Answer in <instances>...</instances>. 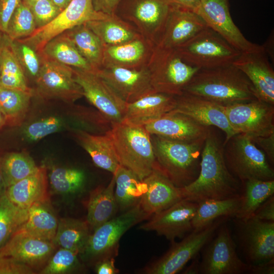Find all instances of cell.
<instances>
[{"label":"cell","instance_id":"62","mask_svg":"<svg viewBox=\"0 0 274 274\" xmlns=\"http://www.w3.org/2000/svg\"><path fill=\"white\" fill-rule=\"evenodd\" d=\"M1 45H0V56H1ZM0 74H1V64H0Z\"/></svg>","mask_w":274,"mask_h":274},{"label":"cell","instance_id":"27","mask_svg":"<svg viewBox=\"0 0 274 274\" xmlns=\"http://www.w3.org/2000/svg\"><path fill=\"white\" fill-rule=\"evenodd\" d=\"M176 105L175 96L152 93L127 103L122 122L144 126L173 111Z\"/></svg>","mask_w":274,"mask_h":274},{"label":"cell","instance_id":"57","mask_svg":"<svg viewBox=\"0 0 274 274\" xmlns=\"http://www.w3.org/2000/svg\"><path fill=\"white\" fill-rule=\"evenodd\" d=\"M200 261L198 260V256L192 259L191 264L187 267L183 273L185 274H197L200 273L199 267Z\"/></svg>","mask_w":274,"mask_h":274},{"label":"cell","instance_id":"32","mask_svg":"<svg viewBox=\"0 0 274 274\" xmlns=\"http://www.w3.org/2000/svg\"><path fill=\"white\" fill-rule=\"evenodd\" d=\"M58 224L48 198L28 208L27 219L20 228L35 236L53 242Z\"/></svg>","mask_w":274,"mask_h":274},{"label":"cell","instance_id":"34","mask_svg":"<svg viewBox=\"0 0 274 274\" xmlns=\"http://www.w3.org/2000/svg\"><path fill=\"white\" fill-rule=\"evenodd\" d=\"M90 235L87 221L71 218H61L58 220L53 243L56 248L68 249L81 255Z\"/></svg>","mask_w":274,"mask_h":274},{"label":"cell","instance_id":"60","mask_svg":"<svg viewBox=\"0 0 274 274\" xmlns=\"http://www.w3.org/2000/svg\"><path fill=\"white\" fill-rule=\"evenodd\" d=\"M6 124L5 120L0 110V128H1Z\"/></svg>","mask_w":274,"mask_h":274},{"label":"cell","instance_id":"9","mask_svg":"<svg viewBox=\"0 0 274 274\" xmlns=\"http://www.w3.org/2000/svg\"><path fill=\"white\" fill-rule=\"evenodd\" d=\"M108 16L95 11L92 0H71L52 21L37 28L30 36L18 40L41 53L45 45L55 37L77 26Z\"/></svg>","mask_w":274,"mask_h":274},{"label":"cell","instance_id":"48","mask_svg":"<svg viewBox=\"0 0 274 274\" xmlns=\"http://www.w3.org/2000/svg\"><path fill=\"white\" fill-rule=\"evenodd\" d=\"M28 7L33 14L37 28L48 24L62 10L52 0H38Z\"/></svg>","mask_w":274,"mask_h":274},{"label":"cell","instance_id":"46","mask_svg":"<svg viewBox=\"0 0 274 274\" xmlns=\"http://www.w3.org/2000/svg\"><path fill=\"white\" fill-rule=\"evenodd\" d=\"M64 125L61 118L50 116L30 123L24 128L23 133L27 140L35 142L60 131Z\"/></svg>","mask_w":274,"mask_h":274},{"label":"cell","instance_id":"35","mask_svg":"<svg viewBox=\"0 0 274 274\" xmlns=\"http://www.w3.org/2000/svg\"><path fill=\"white\" fill-rule=\"evenodd\" d=\"M64 33L90 64L95 73L102 67L105 47L98 37L86 23L77 26Z\"/></svg>","mask_w":274,"mask_h":274},{"label":"cell","instance_id":"4","mask_svg":"<svg viewBox=\"0 0 274 274\" xmlns=\"http://www.w3.org/2000/svg\"><path fill=\"white\" fill-rule=\"evenodd\" d=\"M120 165L144 180L156 167L151 134L144 126L112 123L110 131Z\"/></svg>","mask_w":274,"mask_h":274},{"label":"cell","instance_id":"19","mask_svg":"<svg viewBox=\"0 0 274 274\" xmlns=\"http://www.w3.org/2000/svg\"><path fill=\"white\" fill-rule=\"evenodd\" d=\"M127 103L156 92L153 88L148 66L127 68L105 66L95 73Z\"/></svg>","mask_w":274,"mask_h":274},{"label":"cell","instance_id":"53","mask_svg":"<svg viewBox=\"0 0 274 274\" xmlns=\"http://www.w3.org/2000/svg\"><path fill=\"white\" fill-rule=\"evenodd\" d=\"M122 0H92L95 11L112 15L116 14L117 8Z\"/></svg>","mask_w":274,"mask_h":274},{"label":"cell","instance_id":"43","mask_svg":"<svg viewBox=\"0 0 274 274\" xmlns=\"http://www.w3.org/2000/svg\"><path fill=\"white\" fill-rule=\"evenodd\" d=\"M48 178L53 190L64 195H77L81 192L86 181L83 170L72 167H53Z\"/></svg>","mask_w":274,"mask_h":274},{"label":"cell","instance_id":"14","mask_svg":"<svg viewBox=\"0 0 274 274\" xmlns=\"http://www.w3.org/2000/svg\"><path fill=\"white\" fill-rule=\"evenodd\" d=\"M199 263L200 273L242 274L247 272L248 265L238 257L235 245L226 225L219 229L203 247Z\"/></svg>","mask_w":274,"mask_h":274},{"label":"cell","instance_id":"41","mask_svg":"<svg viewBox=\"0 0 274 274\" xmlns=\"http://www.w3.org/2000/svg\"><path fill=\"white\" fill-rule=\"evenodd\" d=\"M0 167L6 188L35 172L39 166L25 152H11L0 158Z\"/></svg>","mask_w":274,"mask_h":274},{"label":"cell","instance_id":"58","mask_svg":"<svg viewBox=\"0 0 274 274\" xmlns=\"http://www.w3.org/2000/svg\"><path fill=\"white\" fill-rule=\"evenodd\" d=\"M62 10L68 5L70 0H52Z\"/></svg>","mask_w":274,"mask_h":274},{"label":"cell","instance_id":"39","mask_svg":"<svg viewBox=\"0 0 274 274\" xmlns=\"http://www.w3.org/2000/svg\"><path fill=\"white\" fill-rule=\"evenodd\" d=\"M0 86L32 93L23 69L11 47L8 38L1 44Z\"/></svg>","mask_w":274,"mask_h":274},{"label":"cell","instance_id":"6","mask_svg":"<svg viewBox=\"0 0 274 274\" xmlns=\"http://www.w3.org/2000/svg\"><path fill=\"white\" fill-rule=\"evenodd\" d=\"M176 50L184 61L199 69L232 64L241 53L208 26Z\"/></svg>","mask_w":274,"mask_h":274},{"label":"cell","instance_id":"63","mask_svg":"<svg viewBox=\"0 0 274 274\" xmlns=\"http://www.w3.org/2000/svg\"><path fill=\"white\" fill-rule=\"evenodd\" d=\"M70 1H71V0H70Z\"/></svg>","mask_w":274,"mask_h":274},{"label":"cell","instance_id":"52","mask_svg":"<svg viewBox=\"0 0 274 274\" xmlns=\"http://www.w3.org/2000/svg\"><path fill=\"white\" fill-rule=\"evenodd\" d=\"M258 145L265 153L268 160L272 163L274 162V133L267 136L257 137L251 139Z\"/></svg>","mask_w":274,"mask_h":274},{"label":"cell","instance_id":"29","mask_svg":"<svg viewBox=\"0 0 274 274\" xmlns=\"http://www.w3.org/2000/svg\"><path fill=\"white\" fill-rule=\"evenodd\" d=\"M48 178L44 165L31 175L10 185L5 194L15 204L28 209L36 202L48 199Z\"/></svg>","mask_w":274,"mask_h":274},{"label":"cell","instance_id":"44","mask_svg":"<svg viewBox=\"0 0 274 274\" xmlns=\"http://www.w3.org/2000/svg\"><path fill=\"white\" fill-rule=\"evenodd\" d=\"M37 28L33 14L22 2L15 11L8 24L6 34L11 40H18L30 36Z\"/></svg>","mask_w":274,"mask_h":274},{"label":"cell","instance_id":"20","mask_svg":"<svg viewBox=\"0 0 274 274\" xmlns=\"http://www.w3.org/2000/svg\"><path fill=\"white\" fill-rule=\"evenodd\" d=\"M56 249L52 242L35 236L20 228L0 248V258H10L36 271L40 270Z\"/></svg>","mask_w":274,"mask_h":274},{"label":"cell","instance_id":"7","mask_svg":"<svg viewBox=\"0 0 274 274\" xmlns=\"http://www.w3.org/2000/svg\"><path fill=\"white\" fill-rule=\"evenodd\" d=\"M147 66L154 91L175 96L183 93L185 86L199 70L184 61L176 49L155 45Z\"/></svg>","mask_w":274,"mask_h":274},{"label":"cell","instance_id":"36","mask_svg":"<svg viewBox=\"0 0 274 274\" xmlns=\"http://www.w3.org/2000/svg\"><path fill=\"white\" fill-rule=\"evenodd\" d=\"M41 54L43 57L55 60L72 67L95 73L90 64L64 33L49 41Z\"/></svg>","mask_w":274,"mask_h":274},{"label":"cell","instance_id":"61","mask_svg":"<svg viewBox=\"0 0 274 274\" xmlns=\"http://www.w3.org/2000/svg\"><path fill=\"white\" fill-rule=\"evenodd\" d=\"M38 0H22V2L27 6H29Z\"/></svg>","mask_w":274,"mask_h":274},{"label":"cell","instance_id":"12","mask_svg":"<svg viewBox=\"0 0 274 274\" xmlns=\"http://www.w3.org/2000/svg\"><path fill=\"white\" fill-rule=\"evenodd\" d=\"M221 107L238 133L251 139L274 133V105L256 99Z\"/></svg>","mask_w":274,"mask_h":274},{"label":"cell","instance_id":"13","mask_svg":"<svg viewBox=\"0 0 274 274\" xmlns=\"http://www.w3.org/2000/svg\"><path fill=\"white\" fill-rule=\"evenodd\" d=\"M37 77L36 92L45 99H58L73 102L83 96L76 81L73 68L55 60L43 57Z\"/></svg>","mask_w":274,"mask_h":274},{"label":"cell","instance_id":"30","mask_svg":"<svg viewBox=\"0 0 274 274\" xmlns=\"http://www.w3.org/2000/svg\"><path fill=\"white\" fill-rule=\"evenodd\" d=\"M115 186L113 175L107 186H98L90 193L86 221L93 230L115 217L119 209L114 195Z\"/></svg>","mask_w":274,"mask_h":274},{"label":"cell","instance_id":"28","mask_svg":"<svg viewBox=\"0 0 274 274\" xmlns=\"http://www.w3.org/2000/svg\"><path fill=\"white\" fill-rule=\"evenodd\" d=\"M110 131L98 134L75 129L74 133L77 141L89 154L95 165L114 175L120 164Z\"/></svg>","mask_w":274,"mask_h":274},{"label":"cell","instance_id":"31","mask_svg":"<svg viewBox=\"0 0 274 274\" xmlns=\"http://www.w3.org/2000/svg\"><path fill=\"white\" fill-rule=\"evenodd\" d=\"M86 24L98 37L104 47L122 44L142 36L131 24L116 14L90 21Z\"/></svg>","mask_w":274,"mask_h":274},{"label":"cell","instance_id":"54","mask_svg":"<svg viewBox=\"0 0 274 274\" xmlns=\"http://www.w3.org/2000/svg\"><path fill=\"white\" fill-rule=\"evenodd\" d=\"M114 257H107L97 261L95 270L98 274H117L119 270L115 266Z\"/></svg>","mask_w":274,"mask_h":274},{"label":"cell","instance_id":"45","mask_svg":"<svg viewBox=\"0 0 274 274\" xmlns=\"http://www.w3.org/2000/svg\"><path fill=\"white\" fill-rule=\"evenodd\" d=\"M78 255L71 250L59 248L50 256L39 273L64 274L76 272L81 268Z\"/></svg>","mask_w":274,"mask_h":274},{"label":"cell","instance_id":"25","mask_svg":"<svg viewBox=\"0 0 274 274\" xmlns=\"http://www.w3.org/2000/svg\"><path fill=\"white\" fill-rule=\"evenodd\" d=\"M142 181L145 189L139 203L150 217L183 199L181 188L176 186L157 168Z\"/></svg>","mask_w":274,"mask_h":274},{"label":"cell","instance_id":"33","mask_svg":"<svg viewBox=\"0 0 274 274\" xmlns=\"http://www.w3.org/2000/svg\"><path fill=\"white\" fill-rule=\"evenodd\" d=\"M242 194L223 199L200 201L192 221L193 230H201L221 218L235 217L241 206Z\"/></svg>","mask_w":274,"mask_h":274},{"label":"cell","instance_id":"42","mask_svg":"<svg viewBox=\"0 0 274 274\" xmlns=\"http://www.w3.org/2000/svg\"><path fill=\"white\" fill-rule=\"evenodd\" d=\"M28 209L13 203L6 194L0 195V248L26 221Z\"/></svg>","mask_w":274,"mask_h":274},{"label":"cell","instance_id":"47","mask_svg":"<svg viewBox=\"0 0 274 274\" xmlns=\"http://www.w3.org/2000/svg\"><path fill=\"white\" fill-rule=\"evenodd\" d=\"M8 40L23 69L36 79L41 66L37 52L29 45L18 40L11 41L8 38Z\"/></svg>","mask_w":274,"mask_h":274},{"label":"cell","instance_id":"24","mask_svg":"<svg viewBox=\"0 0 274 274\" xmlns=\"http://www.w3.org/2000/svg\"><path fill=\"white\" fill-rule=\"evenodd\" d=\"M176 98V107L172 111L186 115L203 125L221 129L226 135L223 143L238 133L230 125L220 105L187 92Z\"/></svg>","mask_w":274,"mask_h":274},{"label":"cell","instance_id":"2","mask_svg":"<svg viewBox=\"0 0 274 274\" xmlns=\"http://www.w3.org/2000/svg\"><path fill=\"white\" fill-rule=\"evenodd\" d=\"M183 92L222 106L257 99L251 82L232 64L199 69L185 86Z\"/></svg>","mask_w":274,"mask_h":274},{"label":"cell","instance_id":"26","mask_svg":"<svg viewBox=\"0 0 274 274\" xmlns=\"http://www.w3.org/2000/svg\"><path fill=\"white\" fill-rule=\"evenodd\" d=\"M154 47L153 42L143 36L122 44L106 47L102 66L134 68L146 66Z\"/></svg>","mask_w":274,"mask_h":274},{"label":"cell","instance_id":"18","mask_svg":"<svg viewBox=\"0 0 274 274\" xmlns=\"http://www.w3.org/2000/svg\"><path fill=\"white\" fill-rule=\"evenodd\" d=\"M198 203L182 199L167 209L155 214L139 228L153 231L171 242L183 238L193 230L192 221Z\"/></svg>","mask_w":274,"mask_h":274},{"label":"cell","instance_id":"50","mask_svg":"<svg viewBox=\"0 0 274 274\" xmlns=\"http://www.w3.org/2000/svg\"><path fill=\"white\" fill-rule=\"evenodd\" d=\"M22 0H0V30L7 32L10 20Z\"/></svg>","mask_w":274,"mask_h":274},{"label":"cell","instance_id":"17","mask_svg":"<svg viewBox=\"0 0 274 274\" xmlns=\"http://www.w3.org/2000/svg\"><path fill=\"white\" fill-rule=\"evenodd\" d=\"M237 220L239 241L250 264H260L274 259V221L254 217Z\"/></svg>","mask_w":274,"mask_h":274},{"label":"cell","instance_id":"21","mask_svg":"<svg viewBox=\"0 0 274 274\" xmlns=\"http://www.w3.org/2000/svg\"><path fill=\"white\" fill-rule=\"evenodd\" d=\"M144 126L151 135L186 143L204 141L212 130L211 127L173 111Z\"/></svg>","mask_w":274,"mask_h":274},{"label":"cell","instance_id":"38","mask_svg":"<svg viewBox=\"0 0 274 274\" xmlns=\"http://www.w3.org/2000/svg\"><path fill=\"white\" fill-rule=\"evenodd\" d=\"M240 208L235 216L237 219L246 220L252 217L257 209L269 197L273 195L274 180H248L242 183Z\"/></svg>","mask_w":274,"mask_h":274},{"label":"cell","instance_id":"51","mask_svg":"<svg viewBox=\"0 0 274 274\" xmlns=\"http://www.w3.org/2000/svg\"><path fill=\"white\" fill-rule=\"evenodd\" d=\"M252 217L263 221H274L273 195L269 197L261 204Z\"/></svg>","mask_w":274,"mask_h":274},{"label":"cell","instance_id":"16","mask_svg":"<svg viewBox=\"0 0 274 274\" xmlns=\"http://www.w3.org/2000/svg\"><path fill=\"white\" fill-rule=\"evenodd\" d=\"M207 25L220 35L241 53L263 48L248 41L234 23L230 16L228 0H200L194 12Z\"/></svg>","mask_w":274,"mask_h":274},{"label":"cell","instance_id":"56","mask_svg":"<svg viewBox=\"0 0 274 274\" xmlns=\"http://www.w3.org/2000/svg\"><path fill=\"white\" fill-rule=\"evenodd\" d=\"M172 3H174L185 7H186L194 12L198 8L200 0H168Z\"/></svg>","mask_w":274,"mask_h":274},{"label":"cell","instance_id":"59","mask_svg":"<svg viewBox=\"0 0 274 274\" xmlns=\"http://www.w3.org/2000/svg\"><path fill=\"white\" fill-rule=\"evenodd\" d=\"M6 188L0 167V195L5 193Z\"/></svg>","mask_w":274,"mask_h":274},{"label":"cell","instance_id":"49","mask_svg":"<svg viewBox=\"0 0 274 274\" xmlns=\"http://www.w3.org/2000/svg\"><path fill=\"white\" fill-rule=\"evenodd\" d=\"M30 266L10 258H0V274H34Z\"/></svg>","mask_w":274,"mask_h":274},{"label":"cell","instance_id":"15","mask_svg":"<svg viewBox=\"0 0 274 274\" xmlns=\"http://www.w3.org/2000/svg\"><path fill=\"white\" fill-rule=\"evenodd\" d=\"M73 68L75 79L81 87L83 96L112 123L122 122L127 103L96 73Z\"/></svg>","mask_w":274,"mask_h":274},{"label":"cell","instance_id":"8","mask_svg":"<svg viewBox=\"0 0 274 274\" xmlns=\"http://www.w3.org/2000/svg\"><path fill=\"white\" fill-rule=\"evenodd\" d=\"M149 217L139 203L94 230L80 255L86 261L95 262L105 257H115L117 255L119 241L123 235Z\"/></svg>","mask_w":274,"mask_h":274},{"label":"cell","instance_id":"1","mask_svg":"<svg viewBox=\"0 0 274 274\" xmlns=\"http://www.w3.org/2000/svg\"><path fill=\"white\" fill-rule=\"evenodd\" d=\"M200 172L191 184L181 188L183 199L195 202L223 199L242 194V183L228 169L223 145L211 130L202 151Z\"/></svg>","mask_w":274,"mask_h":274},{"label":"cell","instance_id":"22","mask_svg":"<svg viewBox=\"0 0 274 274\" xmlns=\"http://www.w3.org/2000/svg\"><path fill=\"white\" fill-rule=\"evenodd\" d=\"M207 26L193 11L172 3L166 23L155 46L176 49Z\"/></svg>","mask_w":274,"mask_h":274},{"label":"cell","instance_id":"10","mask_svg":"<svg viewBox=\"0 0 274 274\" xmlns=\"http://www.w3.org/2000/svg\"><path fill=\"white\" fill-rule=\"evenodd\" d=\"M172 3L168 0H122L116 14L129 22L155 45L161 35Z\"/></svg>","mask_w":274,"mask_h":274},{"label":"cell","instance_id":"55","mask_svg":"<svg viewBox=\"0 0 274 274\" xmlns=\"http://www.w3.org/2000/svg\"><path fill=\"white\" fill-rule=\"evenodd\" d=\"M247 272L253 274H273L274 259L267 262L248 265Z\"/></svg>","mask_w":274,"mask_h":274},{"label":"cell","instance_id":"3","mask_svg":"<svg viewBox=\"0 0 274 274\" xmlns=\"http://www.w3.org/2000/svg\"><path fill=\"white\" fill-rule=\"evenodd\" d=\"M151 138L156 168L176 186L184 187L197 178L205 140L186 143L155 135Z\"/></svg>","mask_w":274,"mask_h":274},{"label":"cell","instance_id":"37","mask_svg":"<svg viewBox=\"0 0 274 274\" xmlns=\"http://www.w3.org/2000/svg\"><path fill=\"white\" fill-rule=\"evenodd\" d=\"M114 175L115 199L118 209L125 212L140 202L144 192V184L133 173L121 165Z\"/></svg>","mask_w":274,"mask_h":274},{"label":"cell","instance_id":"5","mask_svg":"<svg viewBox=\"0 0 274 274\" xmlns=\"http://www.w3.org/2000/svg\"><path fill=\"white\" fill-rule=\"evenodd\" d=\"M223 145L227 167L242 184L250 179L274 180V170L266 155L250 138L238 133Z\"/></svg>","mask_w":274,"mask_h":274},{"label":"cell","instance_id":"40","mask_svg":"<svg viewBox=\"0 0 274 274\" xmlns=\"http://www.w3.org/2000/svg\"><path fill=\"white\" fill-rule=\"evenodd\" d=\"M32 93L0 86V110L6 124L17 126L23 122Z\"/></svg>","mask_w":274,"mask_h":274},{"label":"cell","instance_id":"11","mask_svg":"<svg viewBox=\"0 0 274 274\" xmlns=\"http://www.w3.org/2000/svg\"><path fill=\"white\" fill-rule=\"evenodd\" d=\"M225 219L216 220L201 230H192L179 243L172 242L167 252L146 267L144 273L175 274L180 271L190 260L198 256Z\"/></svg>","mask_w":274,"mask_h":274},{"label":"cell","instance_id":"23","mask_svg":"<svg viewBox=\"0 0 274 274\" xmlns=\"http://www.w3.org/2000/svg\"><path fill=\"white\" fill-rule=\"evenodd\" d=\"M251 82L258 99L274 105V71L263 48L241 53L233 62Z\"/></svg>","mask_w":274,"mask_h":274}]
</instances>
